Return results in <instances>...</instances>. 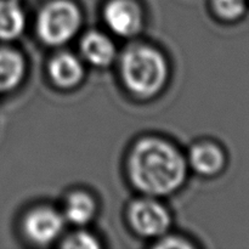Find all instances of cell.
Returning a JSON list of instances; mask_svg holds the SVG:
<instances>
[{"label": "cell", "instance_id": "cell-14", "mask_svg": "<svg viewBox=\"0 0 249 249\" xmlns=\"http://www.w3.org/2000/svg\"><path fill=\"white\" fill-rule=\"evenodd\" d=\"M61 248L67 249H97L101 248L100 240L85 229H78L63 238Z\"/></svg>", "mask_w": 249, "mask_h": 249}, {"label": "cell", "instance_id": "cell-8", "mask_svg": "<svg viewBox=\"0 0 249 249\" xmlns=\"http://www.w3.org/2000/svg\"><path fill=\"white\" fill-rule=\"evenodd\" d=\"M80 55L83 60L97 68H107L118 58L113 39L100 31L87 32L80 39Z\"/></svg>", "mask_w": 249, "mask_h": 249}, {"label": "cell", "instance_id": "cell-1", "mask_svg": "<svg viewBox=\"0 0 249 249\" xmlns=\"http://www.w3.org/2000/svg\"><path fill=\"white\" fill-rule=\"evenodd\" d=\"M186 157L170 141L157 136L141 138L126 157V174L143 196L165 197L184 186L187 178Z\"/></svg>", "mask_w": 249, "mask_h": 249}, {"label": "cell", "instance_id": "cell-10", "mask_svg": "<svg viewBox=\"0 0 249 249\" xmlns=\"http://www.w3.org/2000/svg\"><path fill=\"white\" fill-rule=\"evenodd\" d=\"M61 213L66 223L77 228H84L96 216L97 202L90 192L85 190H74L66 197Z\"/></svg>", "mask_w": 249, "mask_h": 249}, {"label": "cell", "instance_id": "cell-3", "mask_svg": "<svg viewBox=\"0 0 249 249\" xmlns=\"http://www.w3.org/2000/svg\"><path fill=\"white\" fill-rule=\"evenodd\" d=\"M83 15L72 0L46 2L36 19L39 40L48 46H62L72 40L82 27Z\"/></svg>", "mask_w": 249, "mask_h": 249}, {"label": "cell", "instance_id": "cell-2", "mask_svg": "<svg viewBox=\"0 0 249 249\" xmlns=\"http://www.w3.org/2000/svg\"><path fill=\"white\" fill-rule=\"evenodd\" d=\"M119 75L131 95L151 99L167 85L169 65L164 53L157 48L146 43H135L119 55Z\"/></svg>", "mask_w": 249, "mask_h": 249}, {"label": "cell", "instance_id": "cell-4", "mask_svg": "<svg viewBox=\"0 0 249 249\" xmlns=\"http://www.w3.org/2000/svg\"><path fill=\"white\" fill-rule=\"evenodd\" d=\"M126 220L136 235L157 240L169 231L172 214L157 197L142 195V197L134 199L128 206Z\"/></svg>", "mask_w": 249, "mask_h": 249}, {"label": "cell", "instance_id": "cell-13", "mask_svg": "<svg viewBox=\"0 0 249 249\" xmlns=\"http://www.w3.org/2000/svg\"><path fill=\"white\" fill-rule=\"evenodd\" d=\"M212 10L224 21L238 19L246 11V0H212Z\"/></svg>", "mask_w": 249, "mask_h": 249}, {"label": "cell", "instance_id": "cell-9", "mask_svg": "<svg viewBox=\"0 0 249 249\" xmlns=\"http://www.w3.org/2000/svg\"><path fill=\"white\" fill-rule=\"evenodd\" d=\"M187 165L202 177H214L225 168L226 156L223 148L213 141H199L187 153Z\"/></svg>", "mask_w": 249, "mask_h": 249}, {"label": "cell", "instance_id": "cell-7", "mask_svg": "<svg viewBox=\"0 0 249 249\" xmlns=\"http://www.w3.org/2000/svg\"><path fill=\"white\" fill-rule=\"evenodd\" d=\"M48 74L55 87L63 90L77 88L83 82L85 68L83 61L70 51L55 53L48 63Z\"/></svg>", "mask_w": 249, "mask_h": 249}, {"label": "cell", "instance_id": "cell-12", "mask_svg": "<svg viewBox=\"0 0 249 249\" xmlns=\"http://www.w3.org/2000/svg\"><path fill=\"white\" fill-rule=\"evenodd\" d=\"M26 26V14L18 0H0V40H15L22 36Z\"/></svg>", "mask_w": 249, "mask_h": 249}, {"label": "cell", "instance_id": "cell-6", "mask_svg": "<svg viewBox=\"0 0 249 249\" xmlns=\"http://www.w3.org/2000/svg\"><path fill=\"white\" fill-rule=\"evenodd\" d=\"M107 28L119 38H133L143 28V11L136 0H108L102 11Z\"/></svg>", "mask_w": 249, "mask_h": 249}, {"label": "cell", "instance_id": "cell-5", "mask_svg": "<svg viewBox=\"0 0 249 249\" xmlns=\"http://www.w3.org/2000/svg\"><path fill=\"white\" fill-rule=\"evenodd\" d=\"M66 220L62 213L53 207L38 206L24 214L22 232L36 246H49L57 241L65 230Z\"/></svg>", "mask_w": 249, "mask_h": 249}, {"label": "cell", "instance_id": "cell-11", "mask_svg": "<svg viewBox=\"0 0 249 249\" xmlns=\"http://www.w3.org/2000/svg\"><path fill=\"white\" fill-rule=\"evenodd\" d=\"M26 60L16 49L0 48V94L16 89L26 75Z\"/></svg>", "mask_w": 249, "mask_h": 249}, {"label": "cell", "instance_id": "cell-15", "mask_svg": "<svg viewBox=\"0 0 249 249\" xmlns=\"http://www.w3.org/2000/svg\"><path fill=\"white\" fill-rule=\"evenodd\" d=\"M153 247L162 249H191L195 247V245L184 237H180V236L175 235H167V233H165L162 237L156 240V243L153 245Z\"/></svg>", "mask_w": 249, "mask_h": 249}, {"label": "cell", "instance_id": "cell-16", "mask_svg": "<svg viewBox=\"0 0 249 249\" xmlns=\"http://www.w3.org/2000/svg\"><path fill=\"white\" fill-rule=\"evenodd\" d=\"M18 1H19V0H18Z\"/></svg>", "mask_w": 249, "mask_h": 249}]
</instances>
